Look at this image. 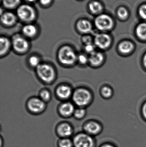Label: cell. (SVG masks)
Masks as SVG:
<instances>
[{"label": "cell", "mask_w": 146, "mask_h": 147, "mask_svg": "<svg viewBox=\"0 0 146 147\" xmlns=\"http://www.w3.org/2000/svg\"><path fill=\"white\" fill-rule=\"evenodd\" d=\"M72 140L74 147H96V141L94 137L83 131L75 134Z\"/></svg>", "instance_id": "cell-1"}, {"label": "cell", "mask_w": 146, "mask_h": 147, "mask_svg": "<svg viewBox=\"0 0 146 147\" xmlns=\"http://www.w3.org/2000/svg\"><path fill=\"white\" fill-rule=\"evenodd\" d=\"M58 58L59 61L63 64L72 65L77 60L78 57L71 47L66 46L59 50Z\"/></svg>", "instance_id": "cell-2"}, {"label": "cell", "mask_w": 146, "mask_h": 147, "mask_svg": "<svg viewBox=\"0 0 146 147\" xmlns=\"http://www.w3.org/2000/svg\"><path fill=\"white\" fill-rule=\"evenodd\" d=\"M37 72L40 79L47 83L53 81L55 76L53 67L47 64L39 65L37 68Z\"/></svg>", "instance_id": "cell-3"}, {"label": "cell", "mask_w": 146, "mask_h": 147, "mask_svg": "<svg viewBox=\"0 0 146 147\" xmlns=\"http://www.w3.org/2000/svg\"><path fill=\"white\" fill-rule=\"evenodd\" d=\"M73 98L75 104L79 106H83L89 103L91 98V95L88 90L79 88L74 92Z\"/></svg>", "instance_id": "cell-4"}, {"label": "cell", "mask_w": 146, "mask_h": 147, "mask_svg": "<svg viewBox=\"0 0 146 147\" xmlns=\"http://www.w3.org/2000/svg\"><path fill=\"white\" fill-rule=\"evenodd\" d=\"M17 13L20 19L24 21H31L35 18V13L33 8L26 4L20 6Z\"/></svg>", "instance_id": "cell-5"}, {"label": "cell", "mask_w": 146, "mask_h": 147, "mask_svg": "<svg viewBox=\"0 0 146 147\" xmlns=\"http://www.w3.org/2000/svg\"><path fill=\"white\" fill-rule=\"evenodd\" d=\"M74 130L73 126L67 122H62L57 126L55 134L59 138H70Z\"/></svg>", "instance_id": "cell-6"}, {"label": "cell", "mask_w": 146, "mask_h": 147, "mask_svg": "<svg viewBox=\"0 0 146 147\" xmlns=\"http://www.w3.org/2000/svg\"><path fill=\"white\" fill-rule=\"evenodd\" d=\"M83 132L91 136L95 137L100 134L103 131V127L98 122L94 121L87 122L83 126Z\"/></svg>", "instance_id": "cell-7"}, {"label": "cell", "mask_w": 146, "mask_h": 147, "mask_svg": "<svg viewBox=\"0 0 146 147\" xmlns=\"http://www.w3.org/2000/svg\"><path fill=\"white\" fill-rule=\"evenodd\" d=\"M96 27L102 31L109 30L113 26L112 19L107 15H101L98 16L95 21Z\"/></svg>", "instance_id": "cell-8"}, {"label": "cell", "mask_w": 146, "mask_h": 147, "mask_svg": "<svg viewBox=\"0 0 146 147\" xmlns=\"http://www.w3.org/2000/svg\"><path fill=\"white\" fill-rule=\"evenodd\" d=\"M12 45L15 51L19 53L25 52L29 48L28 41L20 36L15 37L13 39Z\"/></svg>", "instance_id": "cell-9"}, {"label": "cell", "mask_w": 146, "mask_h": 147, "mask_svg": "<svg viewBox=\"0 0 146 147\" xmlns=\"http://www.w3.org/2000/svg\"><path fill=\"white\" fill-rule=\"evenodd\" d=\"M45 103L41 98H34L28 101L27 107L30 111L34 113L42 112L45 108Z\"/></svg>", "instance_id": "cell-10"}, {"label": "cell", "mask_w": 146, "mask_h": 147, "mask_svg": "<svg viewBox=\"0 0 146 147\" xmlns=\"http://www.w3.org/2000/svg\"><path fill=\"white\" fill-rule=\"evenodd\" d=\"M111 41L110 36L105 34H97L94 39L96 46L101 49H105L109 47L110 45Z\"/></svg>", "instance_id": "cell-11"}, {"label": "cell", "mask_w": 146, "mask_h": 147, "mask_svg": "<svg viewBox=\"0 0 146 147\" xmlns=\"http://www.w3.org/2000/svg\"><path fill=\"white\" fill-rule=\"evenodd\" d=\"M75 111L73 105L70 102L63 104L59 109V112L61 115L65 117H69L73 115Z\"/></svg>", "instance_id": "cell-12"}, {"label": "cell", "mask_w": 146, "mask_h": 147, "mask_svg": "<svg viewBox=\"0 0 146 147\" xmlns=\"http://www.w3.org/2000/svg\"><path fill=\"white\" fill-rule=\"evenodd\" d=\"M57 94L58 97L62 99L69 98L72 94L71 88L67 85H61L57 89Z\"/></svg>", "instance_id": "cell-13"}, {"label": "cell", "mask_w": 146, "mask_h": 147, "mask_svg": "<svg viewBox=\"0 0 146 147\" xmlns=\"http://www.w3.org/2000/svg\"><path fill=\"white\" fill-rule=\"evenodd\" d=\"M103 56L101 53L95 52L90 54L89 57V62L94 66L99 65L103 62Z\"/></svg>", "instance_id": "cell-14"}, {"label": "cell", "mask_w": 146, "mask_h": 147, "mask_svg": "<svg viewBox=\"0 0 146 147\" xmlns=\"http://www.w3.org/2000/svg\"><path fill=\"white\" fill-rule=\"evenodd\" d=\"M10 47L9 40L6 37H2L0 39V54L4 56L9 51Z\"/></svg>", "instance_id": "cell-15"}, {"label": "cell", "mask_w": 146, "mask_h": 147, "mask_svg": "<svg viewBox=\"0 0 146 147\" xmlns=\"http://www.w3.org/2000/svg\"><path fill=\"white\" fill-rule=\"evenodd\" d=\"M1 20L4 25L6 26H11L15 22L16 17L13 13L7 12L4 13L1 16Z\"/></svg>", "instance_id": "cell-16"}, {"label": "cell", "mask_w": 146, "mask_h": 147, "mask_svg": "<svg viewBox=\"0 0 146 147\" xmlns=\"http://www.w3.org/2000/svg\"><path fill=\"white\" fill-rule=\"evenodd\" d=\"M77 27L80 32L85 33L89 32L92 29L91 24L86 20L79 21L77 24Z\"/></svg>", "instance_id": "cell-17"}, {"label": "cell", "mask_w": 146, "mask_h": 147, "mask_svg": "<svg viewBox=\"0 0 146 147\" xmlns=\"http://www.w3.org/2000/svg\"><path fill=\"white\" fill-rule=\"evenodd\" d=\"M118 48L121 53L128 54L133 51L134 45L133 43L129 41H124L120 44Z\"/></svg>", "instance_id": "cell-18"}, {"label": "cell", "mask_w": 146, "mask_h": 147, "mask_svg": "<svg viewBox=\"0 0 146 147\" xmlns=\"http://www.w3.org/2000/svg\"><path fill=\"white\" fill-rule=\"evenodd\" d=\"M22 32L25 36L31 38L36 35L37 30L35 26L33 25H27L23 27Z\"/></svg>", "instance_id": "cell-19"}, {"label": "cell", "mask_w": 146, "mask_h": 147, "mask_svg": "<svg viewBox=\"0 0 146 147\" xmlns=\"http://www.w3.org/2000/svg\"><path fill=\"white\" fill-rule=\"evenodd\" d=\"M57 147H74L73 140L70 138H59L57 142Z\"/></svg>", "instance_id": "cell-20"}, {"label": "cell", "mask_w": 146, "mask_h": 147, "mask_svg": "<svg viewBox=\"0 0 146 147\" xmlns=\"http://www.w3.org/2000/svg\"><path fill=\"white\" fill-rule=\"evenodd\" d=\"M136 34L138 37L142 40H146V23L140 24L136 29Z\"/></svg>", "instance_id": "cell-21"}, {"label": "cell", "mask_w": 146, "mask_h": 147, "mask_svg": "<svg viewBox=\"0 0 146 147\" xmlns=\"http://www.w3.org/2000/svg\"><path fill=\"white\" fill-rule=\"evenodd\" d=\"M89 9L93 13H98L103 9V7L100 3L96 1L92 2L89 4Z\"/></svg>", "instance_id": "cell-22"}, {"label": "cell", "mask_w": 146, "mask_h": 147, "mask_svg": "<svg viewBox=\"0 0 146 147\" xmlns=\"http://www.w3.org/2000/svg\"><path fill=\"white\" fill-rule=\"evenodd\" d=\"M86 115V111L84 109H77L75 111L73 115L76 119L81 120L85 117Z\"/></svg>", "instance_id": "cell-23"}, {"label": "cell", "mask_w": 146, "mask_h": 147, "mask_svg": "<svg viewBox=\"0 0 146 147\" xmlns=\"http://www.w3.org/2000/svg\"><path fill=\"white\" fill-rule=\"evenodd\" d=\"M20 2V0H3V3L5 7L12 8L17 6Z\"/></svg>", "instance_id": "cell-24"}, {"label": "cell", "mask_w": 146, "mask_h": 147, "mask_svg": "<svg viewBox=\"0 0 146 147\" xmlns=\"http://www.w3.org/2000/svg\"><path fill=\"white\" fill-rule=\"evenodd\" d=\"M29 63L32 67L37 68L40 64V59L37 56H32L29 58Z\"/></svg>", "instance_id": "cell-25"}, {"label": "cell", "mask_w": 146, "mask_h": 147, "mask_svg": "<svg viewBox=\"0 0 146 147\" xmlns=\"http://www.w3.org/2000/svg\"><path fill=\"white\" fill-rule=\"evenodd\" d=\"M40 96L41 99L44 102H47L50 99V93L48 90H44L40 92Z\"/></svg>", "instance_id": "cell-26"}, {"label": "cell", "mask_w": 146, "mask_h": 147, "mask_svg": "<svg viewBox=\"0 0 146 147\" xmlns=\"http://www.w3.org/2000/svg\"><path fill=\"white\" fill-rule=\"evenodd\" d=\"M117 14L120 18L122 19H125L128 16V12L126 8L121 7L118 9Z\"/></svg>", "instance_id": "cell-27"}, {"label": "cell", "mask_w": 146, "mask_h": 147, "mask_svg": "<svg viewBox=\"0 0 146 147\" xmlns=\"http://www.w3.org/2000/svg\"><path fill=\"white\" fill-rule=\"evenodd\" d=\"M101 92L105 97L109 98L112 95V91L109 87L105 86L102 89Z\"/></svg>", "instance_id": "cell-28"}, {"label": "cell", "mask_w": 146, "mask_h": 147, "mask_svg": "<svg viewBox=\"0 0 146 147\" xmlns=\"http://www.w3.org/2000/svg\"><path fill=\"white\" fill-rule=\"evenodd\" d=\"M77 60L81 64L85 65L89 61V58L84 54H80L78 56Z\"/></svg>", "instance_id": "cell-29"}, {"label": "cell", "mask_w": 146, "mask_h": 147, "mask_svg": "<svg viewBox=\"0 0 146 147\" xmlns=\"http://www.w3.org/2000/svg\"><path fill=\"white\" fill-rule=\"evenodd\" d=\"M85 50L87 53L91 54V53L95 51H94V50H95V46L93 45L92 44L85 45Z\"/></svg>", "instance_id": "cell-30"}, {"label": "cell", "mask_w": 146, "mask_h": 147, "mask_svg": "<svg viewBox=\"0 0 146 147\" xmlns=\"http://www.w3.org/2000/svg\"><path fill=\"white\" fill-rule=\"evenodd\" d=\"M139 13L142 18L146 20V4L141 6L139 10Z\"/></svg>", "instance_id": "cell-31"}, {"label": "cell", "mask_w": 146, "mask_h": 147, "mask_svg": "<svg viewBox=\"0 0 146 147\" xmlns=\"http://www.w3.org/2000/svg\"><path fill=\"white\" fill-rule=\"evenodd\" d=\"M82 41H83V43L85 44V45L92 44V43L91 38L89 36H86L83 37V39H82Z\"/></svg>", "instance_id": "cell-32"}, {"label": "cell", "mask_w": 146, "mask_h": 147, "mask_svg": "<svg viewBox=\"0 0 146 147\" xmlns=\"http://www.w3.org/2000/svg\"><path fill=\"white\" fill-rule=\"evenodd\" d=\"M99 147H117L114 144L110 142H105L103 143Z\"/></svg>", "instance_id": "cell-33"}, {"label": "cell", "mask_w": 146, "mask_h": 147, "mask_svg": "<svg viewBox=\"0 0 146 147\" xmlns=\"http://www.w3.org/2000/svg\"><path fill=\"white\" fill-rule=\"evenodd\" d=\"M40 1L43 5H48L50 3L51 0H40Z\"/></svg>", "instance_id": "cell-34"}, {"label": "cell", "mask_w": 146, "mask_h": 147, "mask_svg": "<svg viewBox=\"0 0 146 147\" xmlns=\"http://www.w3.org/2000/svg\"><path fill=\"white\" fill-rule=\"evenodd\" d=\"M142 113H143V116L146 119V102L144 105L142 109Z\"/></svg>", "instance_id": "cell-35"}, {"label": "cell", "mask_w": 146, "mask_h": 147, "mask_svg": "<svg viewBox=\"0 0 146 147\" xmlns=\"http://www.w3.org/2000/svg\"><path fill=\"white\" fill-rule=\"evenodd\" d=\"M3 144H4V142H3V137L2 136L1 137V145H0V147H3Z\"/></svg>", "instance_id": "cell-36"}, {"label": "cell", "mask_w": 146, "mask_h": 147, "mask_svg": "<svg viewBox=\"0 0 146 147\" xmlns=\"http://www.w3.org/2000/svg\"><path fill=\"white\" fill-rule=\"evenodd\" d=\"M143 63H144V65L146 68V53L145 54L144 58H143Z\"/></svg>", "instance_id": "cell-37"}, {"label": "cell", "mask_w": 146, "mask_h": 147, "mask_svg": "<svg viewBox=\"0 0 146 147\" xmlns=\"http://www.w3.org/2000/svg\"><path fill=\"white\" fill-rule=\"evenodd\" d=\"M26 1L29 2H33V1H35V0H26Z\"/></svg>", "instance_id": "cell-38"}]
</instances>
